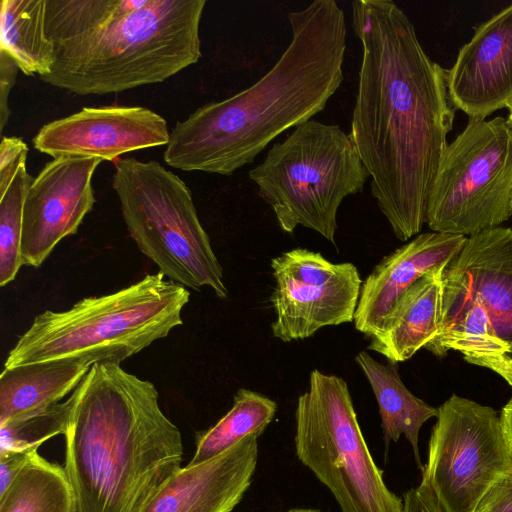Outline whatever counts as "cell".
Instances as JSON below:
<instances>
[{
	"mask_svg": "<svg viewBox=\"0 0 512 512\" xmlns=\"http://www.w3.org/2000/svg\"><path fill=\"white\" fill-rule=\"evenodd\" d=\"M276 411L274 400L249 389H239L231 409L215 425L196 434V451L187 465L205 462L249 436L259 437Z\"/></svg>",
	"mask_w": 512,
	"mask_h": 512,
	"instance_id": "obj_24",
	"label": "cell"
},
{
	"mask_svg": "<svg viewBox=\"0 0 512 512\" xmlns=\"http://www.w3.org/2000/svg\"><path fill=\"white\" fill-rule=\"evenodd\" d=\"M74 394L64 402L12 419L0 425V453L38 449L54 436L65 435Z\"/></svg>",
	"mask_w": 512,
	"mask_h": 512,
	"instance_id": "obj_27",
	"label": "cell"
},
{
	"mask_svg": "<svg viewBox=\"0 0 512 512\" xmlns=\"http://www.w3.org/2000/svg\"><path fill=\"white\" fill-rule=\"evenodd\" d=\"M33 181L26 164L17 171L8 188L0 194V286L12 282L22 261L23 208L27 190Z\"/></svg>",
	"mask_w": 512,
	"mask_h": 512,
	"instance_id": "obj_26",
	"label": "cell"
},
{
	"mask_svg": "<svg viewBox=\"0 0 512 512\" xmlns=\"http://www.w3.org/2000/svg\"><path fill=\"white\" fill-rule=\"evenodd\" d=\"M298 459L332 493L342 512H403L386 486L358 423L348 384L314 369L295 410Z\"/></svg>",
	"mask_w": 512,
	"mask_h": 512,
	"instance_id": "obj_8",
	"label": "cell"
},
{
	"mask_svg": "<svg viewBox=\"0 0 512 512\" xmlns=\"http://www.w3.org/2000/svg\"><path fill=\"white\" fill-rule=\"evenodd\" d=\"M90 365L72 359L4 368L0 376V425L59 403L74 392Z\"/></svg>",
	"mask_w": 512,
	"mask_h": 512,
	"instance_id": "obj_19",
	"label": "cell"
},
{
	"mask_svg": "<svg viewBox=\"0 0 512 512\" xmlns=\"http://www.w3.org/2000/svg\"><path fill=\"white\" fill-rule=\"evenodd\" d=\"M500 419L504 432L512 446V397L508 403L502 408Z\"/></svg>",
	"mask_w": 512,
	"mask_h": 512,
	"instance_id": "obj_33",
	"label": "cell"
},
{
	"mask_svg": "<svg viewBox=\"0 0 512 512\" xmlns=\"http://www.w3.org/2000/svg\"><path fill=\"white\" fill-rule=\"evenodd\" d=\"M425 349L438 357L458 351L470 364L488 368L512 387V355L475 301H444L437 336Z\"/></svg>",
	"mask_w": 512,
	"mask_h": 512,
	"instance_id": "obj_20",
	"label": "cell"
},
{
	"mask_svg": "<svg viewBox=\"0 0 512 512\" xmlns=\"http://www.w3.org/2000/svg\"><path fill=\"white\" fill-rule=\"evenodd\" d=\"M46 0H2L0 51L9 55L27 76L49 74L55 47L45 27Z\"/></svg>",
	"mask_w": 512,
	"mask_h": 512,
	"instance_id": "obj_22",
	"label": "cell"
},
{
	"mask_svg": "<svg viewBox=\"0 0 512 512\" xmlns=\"http://www.w3.org/2000/svg\"><path fill=\"white\" fill-rule=\"evenodd\" d=\"M248 176L284 232L300 225L333 244L341 203L370 177L349 134L312 119L275 143Z\"/></svg>",
	"mask_w": 512,
	"mask_h": 512,
	"instance_id": "obj_6",
	"label": "cell"
},
{
	"mask_svg": "<svg viewBox=\"0 0 512 512\" xmlns=\"http://www.w3.org/2000/svg\"><path fill=\"white\" fill-rule=\"evenodd\" d=\"M205 5V0H147L86 35L55 45L53 68L39 79L82 96L163 82L201 58Z\"/></svg>",
	"mask_w": 512,
	"mask_h": 512,
	"instance_id": "obj_4",
	"label": "cell"
},
{
	"mask_svg": "<svg viewBox=\"0 0 512 512\" xmlns=\"http://www.w3.org/2000/svg\"><path fill=\"white\" fill-rule=\"evenodd\" d=\"M287 512H320V511L315 510V509H293V510H289Z\"/></svg>",
	"mask_w": 512,
	"mask_h": 512,
	"instance_id": "obj_34",
	"label": "cell"
},
{
	"mask_svg": "<svg viewBox=\"0 0 512 512\" xmlns=\"http://www.w3.org/2000/svg\"><path fill=\"white\" fill-rule=\"evenodd\" d=\"M166 120L142 106L85 107L40 128L34 148L54 158L91 157L101 161L146 148L166 146Z\"/></svg>",
	"mask_w": 512,
	"mask_h": 512,
	"instance_id": "obj_13",
	"label": "cell"
},
{
	"mask_svg": "<svg viewBox=\"0 0 512 512\" xmlns=\"http://www.w3.org/2000/svg\"><path fill=\"white\" fill-rule=\"evenodd\" d=\"M38 449L0 453V495L10 486Z\"/></svg>",
	"mask_w": 512,
	"mask_h": 512,
	"instance_id": "obj_31",
	"label": "cell"
},
{
	"mask_svg": "<svg viewBox=\"0 0 512 512\" xmlns=\"http://www.w3.org/2000/svg\"><path fill=\"white\" fill-rule=\"evenodd\" d=\"M289 45L252 86L176 123L163 159L187 172L230 176L284 131L320 113L343 81L347 26L334 0L289 12Z\"/></svg>",
	"mask_w": 512,
	"mask_h": 512,
	"instance_id": "obj_2",
	"label": "cell"
},
{
	"mask_svg": "<svg viewBox=\"0 0 512 512\" xmlns=\"http://www.w3.org/2000/svg\"><path fill=\"white\" fill-rule=\"evenodd\" d=\"M65 471L77 512H141L181 469L178 427L155 385L120 364H93L73 392Z\"/></svg>",
	"mask_w": 512,
	"mask_h": 512,
	"instance_id": "obj_3",
	"label": "cell"
},
{
	"mask_svg": "<svg viewBox=\"0 0 512 512\" xmlns=\"http://www.w3.org/2000/svg\"><path fill=\"white\" fill-rule=\"evenodd\" d=\"M101 162L54 158L33 178L23 208V265L41 266L61 240L76 234L95 204L92 177Z\"/></svg>",
	"mask_w": 512,
	"mask_h": 512,
	"instance_id": "obj_12",
	"label": "cell"
},
{
	"mask_svg": "<svg viewBox=\"0 0 512 512\" xmlns=\"http://www.w3.org/2000/svg\"><path fill=\"white\" fill-rule=\"evenodd\" d=\"M189 298L187 288L158 272L67 310H47L19 337L4 368L58 359L120 364L182 325Z\"/></svg>",
	"mask_w": 512,
	"mask_h": 512,
	"instance_id": "obj_5",
	"label": "cell"
},
{
	"mask_svg": "<svg viewBox=\"0 0 512 512\" xmlns=\"http://www.w3.org/2000/svg\"><path fill=\"white\" fill-rule=\"evenodd\" d=\"M18 66L5 52L0 51V130L1 134L8 122L10 109L8 98L11 89L16 82Z\"/></svg>",
	"mask_w": 512,
	"mask_h": 512,
	"instance_id": "obj_30",
	"label": "cell"
},
{
	"mask_svg": "<svg viewBox=\"0 0 512 512\" xmlns=\"http://www.w3.org/2000/svg\"><path fill=\"white\" fill-rule=\"evenodd\" d=\"M0 512H77L65 468L37 452L0 495Z\"/></svg>",
	"mask_w": 512,
	"mask_h": 512,
	"instance_id": "obj_23",
	"label": "cell"
},
{
	"mask_svg": "<svg viewBox=\"0 0 512 512\" xmlns=\"http://www.w3.org/2000/svg\"><path fill=\"white\" fill-rule=\"evenodd\" d=\"M146 3L147 0H46V33L55 47L86 35Z\"/></svg>",
	"mask_w": 512,
	"mask_h": 512,
	"instance_id": "obj_25",
	"label": "cell"
},
{
	"mask_svg": "<svg viewBox=\"0 0 512 512\" xmlns=\"http://www.w3.org/2000/svg\"><path fill=\"white\" fill-rule=\"evenodd\" d=\"M512 216V127L498 116L469 119L447 145L427 202L432 232L469 237Z\"/></svg>",
	"mask_w": 512,
	"mask_h": 512,
	"instance_id": "obj_9",
	"label": "cell"
},
{
	"mask_svg": "<svg viewBox=\"0 0 512 512\" xmlns=\"http://www.w3.org/2000/svg\"><path fill=\"white\" fill-rule=\"evenodd\" d=\"M444 301H475L512 355V229L467 237L442 274Z\"/></svg>",
	"mask_w": 512,
	"mask_h": 512,
	"instance_id": "obj_15",
	"label": "cell"
},
{
	"mask_svg": "<svg viewBox=\"0 0 512 512\" xmlns=\"http://www.w3.org/2000/svg\"><path fill=\"white\" fill-rule=\"evenodd\" d=\"M466 239L461 235L422 233L384 257L362 283L355 328L368 338L376 334L402 293L424 275L445 269Z\"/></svg>",
	"mask_w": 512,
	"mask_h": 512,
	"instance_id": "obj_17",
	"label": "cell"
},
{
	"mask_svg": "<svg viewBox=\"0 0 512 512\" xmlns=\"http://www.w3.org/2000/svg\"><path fill=\"white\" fill-rule=\"evenodd\" d=\"M355 360L377 400L386 449L391 441L397 442L404 435L413 449L417 466L423 470L419 432L426 421L437 417L438 409L408 390L400 378L398 364H381L366 351L359 352Z\"/></svg>",
	"mask_w": 512,
	"mask_h": 512,
	"instance_id": "obj_21",
	"label": "cell"
},
{
	"mask_svg": "<svg viewBox=\"0 0 512 512\" xmlns=\"http://www.w3.org/2000/svg\"><path fill=\"white\" fill-rule=\"evenodd\" d=\"M28 146L15 136H2L0 143V194L14 179L18 169L26 164Z\"/></svg>",
	"mask_w": 512,
	"mask_h": 512,
	"instance_id": "obj_28",
	"label": "cell"
},
{
	"mask_svg": "<svg viewBox=\"0 0 512 512\" xmlns=\"http://www.w3.org/2000/svg\"><path fill=\"white\" fill-rule=\"evenodd\" d=\"M403 512H444L427 483L408 490L403 495Z\"/></svg>",
	"mask_w": 512,
	"mask_h": 512,
	"instance_id": "obj_32",
	"label": "cell"
},
{
	"mask_svg": "<svg viewBox=\"0 0 512 512\" xmlns=\"http://www.w3.org/2000/svg\"><path fill=\"white\" fill-rule=\"evenodd\" d=\"M512 469V446L491 407L453 394L439 408L422 480L444 512H474Z\"/></svg>",
	"mask_w": 512,
	"mask_h": 512,
	"instance_id": "obj_10",
	"label": "cell"
},
{
	"mask_svg": "<svg viewBox=\"0 0 512 512\" xmlns=\"http://www.w3.org/2000/svg\"><path fill=\"white\" fill-rule=\"evenodd\" d=\"M507 121L510 124V126L512 127V107L509 109V115H508Z\"/></svg>",
	"mask_w": 512,
	"mask_h": 512,
	"instance_id": "obj_35",
	"label": "cell"
},
{
	"mask_svg": "<svg viewBox=\"0 0 512 512\" xmlns=\"http://www.w3.org/2000/svg\"><path fill=\"white\" fill-rule=\"evenodd\" d=\"M446 81L453 107L469 119L512 107V4L476 27Z\"/></svg>",
	"mask_w": 512,
	"mask_h": 512,
	"instance_id": "obj_14",
	"label": "cell"
},
{
	"mask_svg": "<svg viewBox=\"0 0 512 512\" xmlns=\"http://www.w3.org/2000/svg\"><path fill=\"white\" fill-rule=\"evenodd\" d=\"M271 268L274 337L286 343L303 340L323 327L354 321L363 283L354 264L295 248L273 258Z\"/></svg>",
	"mask_w": 512,
	"mask_h": 512,
	"instance_id": "obj_11",
	"label": "cell"
},
{
	"mask_svg": "<svg viewBox=\"0 0 512 512\" xmlns=\"http://www.w3.org/2000/svg\"><path fill=\"white\" fill-rule=\"evenodd\" d=\"M112 188L130 237L159 272L185 288L228 295L222 267L186 183L156 160L114 162Z\"/></svg>",
	"mask_w": 512,
	"mask_h": 512,
	"instance_id": "obj_7",
	"label": "cell"
},
{
	"mask_svg": "<svg viewBox=\"0 0 512 512\" xmlns=\"http://www.w3.org/2000/svg\"><path fill=\"white\" fill-rule=\"evenodd\" d=\"M444 270L424 275L402 293L381 328L369 338V350L398 364L437 336L442 321Z\"/></svg>",
	"mask_w": 512,
	"mask_h": 512,
	"instance_id": "obj_18",
	"label": "cell"
},
{
	"mask_svg": "<svg viewBox=\"0 0 512 512\" xmlns=\"http://www.w3.org/2000/svg\"><path fill=\"white\" fill-rule=\"evenodd\" d=\"M362 47L350 138L371 177V194L395 236L426 223L430 190L453 128L446 70L424 51L391 0L352 2Z\"/></svg>",
	"mask_w": 512,
	"mask_h": 512,
	"instance_id": "obj_1",
	"label": "cell"
},
{
	"mask_svg": "<svg viewBox=\"0 0 512 512\" xmlns=\"http://www.w3.org/2000/svg\"><path fill=\"white\" fill-rule=\"evenodd\" d=\"M474 512H512V469L492 485Z\"/></svg>",
	"mask_w": 512,
	"mask_h": 512,
	"instance_id": "obj_29",
	"label": "cell"
},
{
	"mask_svg": "<svg viewBox=\"0 0 512 512\" xmlns=\"http://www.w3.org/2000/svg\"><path fill=\"white\" fill-rule=\"evenodd\" d=\"M256 436L167 480L141 512H232L251 485L258 461Z\"/></svg>",
	"mask_w": 512,
	"mask_h": 512,
	"instance_id": "obj_16",
	"label": "cell"
}]
</instances>
